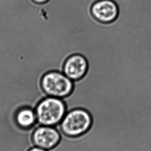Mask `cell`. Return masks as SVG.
<instances>
[{
    "mask_svg": "<svg viewBox=\"0 0 151 151\" xmlns=\"http://www.w3.org/2000/svg\"><path fill=\"white\" fill-rule=\"evenodd\" d=\"M41 87L47 96L61 99L71 93L73 83L63 72L52 71L42 78Z\"/></svg>",
    "mask_w": 151,
    "mask_h": 151,
    "instance_id": "3957f363",
    "label": "cell"
},
{
    "mask_svg": "<svg viewBox=\"0 0 151 151\" xmlns=\"http://www.w3.org/2000/svg\"><path fill=\"white\" fill-rule=\"evenodd\" d=\"M92 125L89 112L76 108L67 112L61 122L55 127L67 137L76 138L87 133Z\"/></svg>",
    "mask_w": 151,
    "mask_h": 151,
    "instance_id": "6da1fadb",
    "label": "cell"
},
{
    "mask_svg": "<svg viewBox=\"0 0 151 151\" xmlns=\"http://www.w3.org/2000/svg\"><path fill=\"white\" fill-rule=\"evenodd\" d=\"M35 112L39 125L55 127L61 122L67 109L61 99L48 96L39 102Z\"/></svg>",
    "mask_w": 151,
    "mask_h": 151,
    "instance_id": "7a4b0ae2",
    "label": "cell"
},
{
    "mask_svg": "<svg viewBox=\"0 0 151 151\" xmlns=\"http://www.w3.org/2000/svg\"><path fill=\"white\" fill-rule=\"evenodd\" d=\"M119 13L118 6L112 0H100L91 7L92 16L102 23L113 22L118 18Z\"/></svg>",
    "mask_w": 151,
    "mask_h": 151,
    "instance_id": "5b68a950",
    "label": "cell"
},
{
    "mask_svg": "<svg viewBox=\"0 0 151 151\" xmlns=\"http://www.w3.org/2000/svg\"><path fill=\"white\" fill-rule=\"evenodd\" d=\"M47 151V150H45L42 149L40 148V147H35L31 148V149L29 150V151Z\"/></svg>",
    "mask_w": 151,
    "mask_h": 151,
    "instance_id": "ba28073f",
    "label": "cell"
},
{
    "mask_svg": "<svg viewBox=\"0 0 151 151\" xmlns=\"http://www.w3.org/2000/svg\"><path fill=\"white\" fill-rule=\"evenodd\" d=\"M32 1L37 4H44L47 2L49 0H32Z\"/></svg>",
    "mask_w": 151,
    "mask_h": 151,
    "instance_id": "9c48e42d",
    "label": "cell"
},
{
    "mask_svg": "<svg viewBox=\"0 0 151 151\" xmlns=\"http://www.w3.org/2000/svg\"><path fill=\"white\" fill-rule=\"evenodd\" d=\"M15 120L19 127L28 129L34 127L37 122L35 109L29 107H22L15 114Z\"/></svg>",
    "mask_w": 151,
    "mask_h": 151,
    "instance_id": "52a82bcc",
    "label": "cell"
},
{
    "mask_svg": "<svg viewBox=\"0 0 151 151\" xmlns=\"http://www.w3.org/2000/svg\"><path fill=\"white\" fill-rule=\"evenodd\" d=\"M61 139V134L55 127L39 125L32 135V142L35 147L45 150L57 146Z\"/></svg>",
    "mask_w": 151,
    "mask_h": 151,
    "instance_id": "277c9868",
    "label": "cell"
},
{
    "mask_svg": "<svg viewBox=\"0 0 151 151\" xmlns=\"http://www.w3.org/2000/svg\"><path fill=\"white\" fill-rule=\"evenodd\" d=\"M88 62L80 54H73L68 58L63 68V73L72 81L83 78L88 70Z\"/></svg>",
    "mask_w": 151,
    "mask_h": 151,
    "instance_id": "8992f818",
    "label": "cell"
}]
</instances>
